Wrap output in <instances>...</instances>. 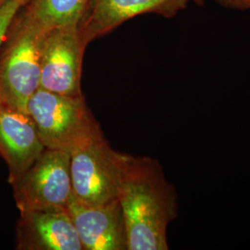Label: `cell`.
<instances>
[{"mask_svg":"<svg viewBox=\"0 0 250 250\" xmlns=\"http://www.w3.org/2000/svg\"><path fill=\"white\" fill-rule=\"evenodd\" d=\"M118 199L128 250H169L167 230L178 215L177 194L159 161L128 155Z\"/></svg>","mask_w":250,"mask_h":250,"instance_id":"obj_1","label":"cell"},{"mask_svg":"<svg viewBox=\"0 0 250 250\" xmlns=\"http://www.w3.org/2000/svg\"><path fill=\"white\" fill-rule=\"evenodd\" d=\"M47 31L21 8L13 19L0 50V103L27 112L40 87L42 46Z\"/></svg>","mask_w":250,"mask_h":250,"instance_id":"obj_2","label":"cell"},{"mask_svg":"<svg viewBox=\"0 0 250 250\" xmlns=\"http://www.w3.org/2000/svg\"><path fill=\"white\" fill-rule=\"evenodd\" d=\"M69 153L76 200L97 205L118 198L128 155L111 148L100 127L79 141Z\"/></svg>","mask_w":250,"mask_h":250,"instance_id":"obj_3","label":"cell"},{"mask_svg":"<svg viewBox=\"0 0 250 250\" xmlns=\"http://www.w3.org/2000/svg\"><path fill=\"white\" fill-rule=\"evenodd\" d=\"M27 113L45 148L70 152L99 128L83 96H67L39 87L30 98Z\"/></svg>","mask_w":250,"mask_h":250,"instance_id":"obj_4","label":"cell"},{"mask_svg":"<svg viewBox=\"0 0 250 250\" xmlns=\"http://www.w3.org/2000/svg\"><path fill=\"white\" fill-rule=\"evenodd\" d=\"M11 187L20 212L67 208L74 198L70 153L45 148Z\"/></svg>","mask_w":250,"mask_h":250,"instance_id":"obj_5","label":"cell"},{"mask_svg":"<svg viewBox=\"0 0 250 250\" xmlns=\"http://www.w3.org/2000/svg\"><path fill=\"white\" fill-rule=\"evenodd\" d=\"M86 46L78 24L56 27L46 32L40 63V87L67 96H83V59Z\"/></svg>","mask_w":250,"mask_h":250,"instance_id":"obj_6","label":"cell"},{"mask_svg":"<svg viewBox=\"0 0 250 250\" xmlns=\"http://www.w3.org/2000/svg\"><path fill=\"white\" fill-rule=\"evenodd\" d=\"M191 0H90L78 24L83 43L106 36L131 19L157 14L173 18L188 8Z\"/></svg>","mask_w":250,"mask_h":250,"instance_id":"obj_7","label":"cell"},{"mask_svg":"<svg viewBox=\"0 0 250 250\" xmlns=\"http://www.w3.org/2000/svg\"><path fill=\"white\" fill-rule=\"evenodd\" d=\"M67 210L83 250H128L125 216L118 198L97 205L73 198Z\"/></svg>","mask_w":250,"mask_h":250,"instance_id":"obj_8","label":"cell"},{"mask_svg":"<svg viewBox=\"0 0 250 250\" xmlns=\"http://www.w3.org/2000/svg\"><path fill=\"white\" fill-rule=\"evenodd\" d=\"M16 250H83L67 208L21 211Z\"/></svg>","mask_w":250,"mask_h":250,"instance_id":"obj_9","label":"cell"},{"mask_svg":"<svg viewBox=\"0 0 250 250\" xmlns=\"http://www.w3.org/2000/svg\"><path fill=\"white\" fill-rule=\"evenodd\" d=\"M30 115L0 103V155L11 185L45 149Z\"/></svg>","mask_w":250,"mask_h":250,"instance_id":"obj_10","label":"cell"},{"mask_svg":"<svg viewBox=\"0 0 250 250\" xmlns=\"http://www.w3.org/2000/svg\"><path fill=\"white\" fill-rule=\"evenodd\" d=\"M90 0H30L23 7L27 15L45 31L79 24Z\"/></svg>","mask_w":250,"mask_h":250,"instance_id":"obj_11","label":"cell"},{"mask_svg":"<svg viewBox=\"0 0 250 250\" xmlns=\"http://www.w3.org/2000/svg\"><path fill=\"white\" fill-rule=\"evenodd\" d=\"M29 1L30 0H8L0 9V50L13 19Z\"/></svg>","mask_w":250,"mask_h":250,"instance_id":"obj_12","label":"cell"},{"mask_svg":"<svg viewBox=\"0 0 250 250\" xmlns=\"http://www.w3.org/2000/svg\"><path fill=\"white\" fill-rule=\"evenodd\" d=\"M225 9L235 10H250V0H213Z\"/></svg>","mask_w":250,"mask_h":250,"instance_id":"obj_13","label":"cell"},{"mask_svg":"<svg viewBox=\"0 0 250 250\" xmlns=\"http://www.w3.org/2000/svg\"><path fill=\"white\" fill-rule=\"evenodd\" d=\"M192 2H194L197 6H199V7H204V5H205L206 0H191Z\"/></svg>","mask_w":250,"mask_h":250,"instance_id":"obj_14","label":"cell"},{"mask_svg":"<svg viewBox=\"0 0 250 250\" xmlns=\"http://www.w3.org/2000/svg\"><path fill=\"white\" fill-rule=\"evenodd\" d=\"M7 1H8V0H0V9L2 8V6H3Z\"/></svg>","mask_w":250,"mask_h":250,"instance_id":"obj_15","label":"cell"}]
</instances>
